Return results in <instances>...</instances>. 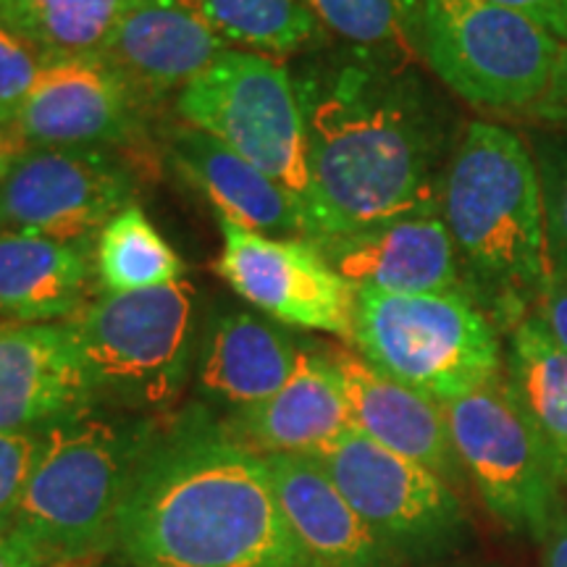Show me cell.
<instances>
[{"label":"cell","instance_id":"6da1fadb","mask_svg":"<svg viewBox=\"0 0 567 567\" xmlns=\"http://www.w3.org/2000/svg\"><path fill=\"white\" fill-rule=\"evenodd\" d=\"M292 80L308 132L313 243L439 213L463 132L415 63L342 48Z\"/></svg>","mask_w":567,"mask_h":567},{"label":"cell","instance_id":"7a4b0ae2","mask_svg":"<svg viewBox=\"0 0 567 567\" xmlns=\"http://www.w3.org/2000/svg\"><path fill=\"white\" fill-rule=\"evenodd\" d=\"M116 549L132 567H316L284 520L264 455L197 410L153 429Z\"/></svg>","mask_w":567,"mask_h":567},{"label":"cell","instance_id":"3957f363","mask_svg":"<svg viewBox=\"0 0 567 567\" xmlns=\"http://www.w3.org/2000/svg\"><path fill=\"white\" fill-rule=\"evenodd\" d=\"M439 213L455 243L465 295L507 334L530 316L549 279L542 184L520 130L463 126Z\"/></svg>","mask_w":567,"mask_h":567},{"label":"cell","instance_id":"277c9868","mask_svg":"<svg viewBox=\"0 0 567 567\" xmlns=\"http://www.w3.org/2000/svg\"><path fill=\"white\" fill-rule=\"evenodd\" d=\"M153 429L90 408L42 431L13 534L51 567L87 565L116 549L118 517Z\"/></svg>","mask_w":567,"mask_h":567},{"label":"cell","instance_id":"5b68a950","mask_svg":"<svg viewBox=\"0 0 567 567\" xmlns=\"http://www.w3.org/2000/svg\"><path fill=\"white\" fill-rule=\"evenodd\" d=\"M193 281L142 292H97L66 326L90 375L95 402L166 410L195 365Z\"/></svg>","mask_w":567,"mask_h":567},{"label":"cell","instance_id":"8992f818","mask_svg":"<svg viewBox=\"0 0 567 567\" xmlns=\"http://www.w3.org/2000/svg\"><path fill=\"white\" fill-rule=\"evenodd\" d=\"M352 344L381 373L442 405L505 375L499 329L465 292L360 289Z\"/></svg>","mask_w":567,"mask_h":567},{"label":"cell","instance_id":"52a82bcc","mask_svg":"<svg viewBox=\"0 0 567 567\" xmlns=\"http://www.w3.org/2000/svg\"><path fill=\"white\" fill-rule=\"evenodd\" d=\"M415 51L463 103L523 116L547 90L563 42L488 0H417Z\"/></svg>","mask_w":567,"mask_h":567},{"label":"cell","instance_id":"ba28073f","mask_svg":"<svg viewBox=\"0 0 567 567\" xmlns=\"http://www.w3.org/2000/svg\"><path fill=\"white\" fill-rule=\"evenodd\" d=\"M176 111L184 124L213 134L279 182L310 216L313 179L308 132L292 74L279 61L229 48L179 92Z\"/></svg>","mask_w":567,"mask_h":567},{"label":"cell","instance_id":"9c48e42d","mask_svg":"<svg viewBox=\"0 0 567 567\" xmlns=\"http://www.w3.org/2000/svg\"><path fill=\"white\" fill-rule=\"evenodd\" d=\"M452 444L465 478L509 534L542 544L563 499V473L509 394L505 375L476 392L444 402Z\"/></svg>","mask_w":567,"mask_h":567},{"label":"cell","instance_id":"30bf717a","mask_svg":"<svg viewBox=\"0 0 567 567\" xmlns=\"http://www.w3.org/2000/svg\"><path fill=\"white\" fill-rule=\"evenodd\" d=\"M313 457L394 555H442L463 536L467 517L455 488L358 429Z\"/></svg>","mask_w":567,"mask_h":567},{"label":"cell","instance_id":"8fae6325","mask_svg":"<svg viewBox=\"0 0 567 567\" xmlns=\"http://www.w3.org/2000/svg\"><path fill=\"white\" fill-rule=\"evenodd\" d=\"M132 200L130 168L105 147H30L0 184V234L95 245Z\"/></svg>","mask_w":567,"mask_h":567},{"label":"cell","instance_id":"7c38bea8","mask_svg":"<svg viewBox=\"0 0 567 567\" xmlns=\"http://www.w3.org/2000/svg\"><path fill=\"white\" fill-rule=\"evenodd\" d=\"M224 250L216 274L243 300L284 326L354 342L358 289L347 284L316 243L252 231L216 213Z\"/></svg>","mask_w":567,"mask_h":567},{"label":"cell","instance_id":"4fadbf2b","mask_svg":"<svg viewBox=\"0 0 567 567\" xmlns=\"http://www.w3.org/2000/svg\"><path fill=\"white\" fill-rule=\"evenodd\" d=\"M140 97L101 55L53 59L17 116L30 147H105L130 137Z\"/></svg>","mask_w":567,"mask_h":567},{"label":"cell","instance_id":"5bb4252c","mask_svg":"<svg viewBox=\"0 0 567 567\" xmlns=\"http://www.w3.org/2000/svg\"><path fill=\"white\" fill-rule=\"evenodd\" d=\"M90 408L95 392L66 321L0 318V431L42 434Z\"/></svg>","mask_w":567,"mask_h":567},{"label":"cell","instance_id":"9a60e30c","mask_svg":"<svg viewBox=\"0 0 567 567\" xmlns=\"http://www.w3.org/2000/svg\"><path fill=\"white\" fill-rule=\"evenodd\" d=\"M316 245L358 292H465L455 243L442 213L394 218L342 237L318 239Z\"/></svg>","mask_w":567,"mask_h":567},{"label":"cell","instance_id":"2e32d148","mask_svg":"<svg viewBox=\"0 0 567 567\" xmlns=\"http://www.w3.org/2000/svg\"><path fill=\"white\" fill-rule=\"evenodd\" d=\"M331 358L342 375L354 429L396 455L429 467L457 492L467 478L442 402L381 373L358 352L331 350Z\"/></svg>","mask_w":567,"mask_h":567},{"label":"cell","instance_id":"e0dca14e","mask_svg":"<svg viewBox=\"0 0 567 567\" xmlns=\"http://www.w3.org/2000/svg\"><path fill=\"white\" fill-rule=\"evenodd\" d=\"M284 520L316 567H394V551L354 513L313 455H264Z\"/></svg>","mask_w":567,"mask_h":567},{"label":"cell","instance_id":"ac0fdd59","mask_svg":"<svg viewBox=\"0 0 567 567\" xmlns=\"http://www.w3.org/2000/svg\"><path fill=\"white\" fill-rule=\"evenodd\" d=\"M226 51L229 45L189 11L163 0H137L111 32L101 59L142 101L182 92Z\"/></svg>","mask_w":567,"mask_h":567},{"label":"cell","instance_id":"d6986e66","mask_svg":"<svg viewBox=\"0 0 567 567\" xmlns=\"http://www.w3.org/2000/svg\"><path fill=\"white\" fill-rule=\"evenodd\" d=\"M226 429L260 455H318L342 439L354 425L331 352L300 350L287 384L234 413Z\"/></svg>","mask_w":567,"mask_h":567},{"label":"cell","instance_id":"ffe728a7","mask_svg":"<svg viewBox=\"0 0 567 567\" xmlns=\"http://www.w3.org/2000/svg\"><path fill=\"white\" fill-rule=\"evenodd\" d=\"M168 151L179 172L203 189L216 213L268 237L316 239L305 205L213 134L182 124L168 134Z\"/></svg>","mask_w":567,"mask_h":567},{"label":"cell","instance_id":"44dd1931","mask_svg":"<svg viewBox=\"0 0 567 567\" xmlns=\"http://www.w3.org/2000/svg\"><path fill=\"white\" fill-rule=\"evenodd\" d=\"M302 347L264 318L218 316L195 354V386L205 402L229 408L231 415L274 396L295 373Z\"/></svg>","mask_w":567,"mask_h":567},{"label":"cell","instance_id":"7402d4cb","mask_svg":"<svg viewBox=\"0 0 567 567\" xmlns=\"http://www.w3.org/2000/svg\"><path fill=\"white\" fill-rule=\"evenodd\" d=\"M95 245L40 234H0V318L61 323L97 292Z\"/></svg>","mask_w":567,"mask_h":567},{"label":"cell","instance_id":"603a6c76","mask_svg":"<svg viewBox=\"0 0 567 567\" xmlns=\"http://www.w3.org/2000/svg\"><path fill=\"white\" fill-rule=\"evenodd\" d=\"M505 337V384L547 444L567 486V350L530 316Z\"/></svg>","mask_w":567,"mask_h":567},{"label":"cell","instance_id":"cb8c5ba5","mask_svg":"<svg viewBox=\"0 0 567 567\" xmlns=\"http://www.w3.org/2000/svg\"><path fill=\"white\" fill-rule=\"evenodd\" d=\"M137 0H0V27L32 42L48 61L101 55Z\"/></svg>","mask_w":567,"mask_h":567},{"label":"cell","instance_id":"d4e9b609","mask_svg":"<svg viewBox=\"0 0 567 567\" xmlns=\"http://www.w3.org/2000/svg\"><path fill=\"white\" fill-rule=\"evenodd\" d=\"M189 11L226 45L300 53L323 45L326 32L308 0H163Z\"/></svg>","mask_w":567,"mask_h":567},{"label":"cell","instance_id":"484cf974","mask_svg":"<svg viewBox=\"0 0 567 567\" xmlns=\"http://www.w3.org/2000/svg\"><path fill=\"white\" fill-rule=\"evenodd\" d=\"M95 266L103 292H142L179 281L187 274L184 260L134 203L97 234Z\"/></svg>","mask_w":567,"mask_h":567},{"label":"cell","instance_id":"4316f807","mask_svg":"<svg viewBox=\"0 0 567 567\" xmlns=\"http://www.w3.org/2000/svg\"><path fill=\"white\" fill-rule=\"evenodd\" d=\"M318 24L342 48L373 59L415 63L417 0H308Z\"/></svg>","mask_w":567,"mask_h":567},{"label":"cell","instance_id":"83f0119b","mask_svg":"<svg viewBox=\"0 0 567 567\" xmlns=\"http://www.w3.org/2000/svg\"><path fill=\"white\" fill-rule=\"evenodd\" d=\"M520 134L534 153L538 184H542L549 271L567 268V134L538 130V126H523Z\"/></svg>","mask_w":567,"mask_h":567},{"label":"cell","instance_id":"f1b7e54d","mask_svg":"<svg viewBox=\"0 0 567 567\" xmlns=\"http://www.w3.org/2000/svg\"><path fill=\"white\" fill-rule=\"evenodd\" d=\"M45 63L32 42L0 27V124L17 122Z\"/></svg>","mask_w":567,"mask_h":567},{"label":"cell","instance_id":"f546056e","mask_svg":"<svg viewBox=\"0 0 567 567\" xmlns=\"http://www.w3.org/2000/svg\"><path fill=\"white\" fill-rule=\"evenodd\" d=\"M40 450L42 434L0 431V534H9L13 528Z\"/></svg>","mask_w":567,"mask_h":567},{"label":"cell","instance_id":"4dcf8cb0","mask_svg":"<svg viewBox=\"0 0 567 567\" xmlns=\"http://www.w3.org/2000/svg\"><path fill=\"white\" fill-rule=\"evenodd\" d=\"M523 126H538V130H549L567 134V45L559 51L555 74L544 90V95L523 113Z\"/></svg>","mask_w":567,"mask_h":567},{"label":"cell","instance_id":"1f68e13d","mask_svg":"<svg viewBox=\"0 0 567 567\" xmlns=\"http://www.w3.org/2000/svg\"><path fill=\"white\" fill-rule=\"evenodd\" d=\"M530 318H536L547 334L567 350V268H551Z\"/></svg>","mask_w":567,"mask_h":567},{"label":"cell","instance_id":"d6a6232c","mask_svg":"<svg viewBox=\"0 0 567 567\" xmlns=\"http://www.w3.org/2000/svg\"><path fill=\"white\" fill-rule=\"evenodd\" d=\"M488 3L520 13L567 45V0H488Z\"/></svg>","mask_w":567,"mask_h":567},{"label":"cell","instance_id":"836d02e7","mask_svg":"<svg viewBox=\"0 0 567 567\" xmlns=\"http://www.w3.org/2000/svg\"><path fill=\"white\" fill-rule=\"evenodd\" d=\"M0 567H51L32 547L9 530L0 534Z\"/></svg>","mask_w":567,"mask_h":567},{"label":"cell","instance_id":"e575fe53","mask_svg":"<svg viewBox=\"0 0 567 567\" xmlns=\"http://www.w3.org/2000/svg\"><path fill=\"white\" fill-rule=\"evenodd\" d=\"M544 567H567V505L551 523L547 536L542 538Z\"/></svg>","mask_w":567,"mask_h":567},{"label":"cell","instance_id":"d590c367","mask_svg":"<svg viewBox=\"0 0 567 567\" xmlns=\"http://www.w3.org/2000/svg\"><path fill=\"white\" fill-rule=\"evenodd\" d=\"M27 151H30V145L21 137L17 124H0V184Z\"/></svg>","mask_w":567,"mask_h":567}]
</instances>
